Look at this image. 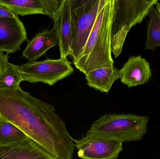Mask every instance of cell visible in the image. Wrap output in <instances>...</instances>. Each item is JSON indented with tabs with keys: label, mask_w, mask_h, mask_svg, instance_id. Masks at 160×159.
<instances>
[{
	"label": "cell",
	"mask_w": 160,
	"mask_h": 159,
	"mask_svg": "<svg viewBox=\"0 0 160 159\" xmlns=\"http://www.w3.org/2000/svg\"><path fill=\"white\" fill-rule=\"evenodd\" d=\"M0 117L17 126L56 159H73L74 139L52 105L20 87L0 89Z\"/></svg>",
	"instance_id": "obj_1"
},
{
	"label": "cell",
	"mask_w": 160,
	"mask_h": 159,
	"mask_svg": "<svg viewBox=\"0 0 160 159\" xmlns=\"http://www.w3.org/2000/svg\"><path fill=\"white\" fill-rule=\"evenodd\" d=\"M113 6L114 0H102L85 44L73 61L75 67L85 75L98 68L114 66L111 49Z\"/></svg>",
	"instance_id": "obj_2"
},
{
	"label": "cell",
	"mask_w": 160,
	"mask_h": 159,
	"mask_svg": "<svg viewBox=\"0 0 160 159\" xmlns=\"http://www.w3.org/2000/svg\"><path fill=\"white\" fill-rule=\"evenodd\" d=\"M159 0H114L111 49L115 58L121 54L130 30L142 22Z\"/></svg>",
	"instance_id": "obj_3"
},
{
	"label": "cell",
	"mask_w": 160,
	"mask_h": 159,
	"mask_svg": "<svg viewBox=\"0 0 160 159\" xmlns=\"http://www.w3.org/2000/svg\"><path fill=\"white\" fill-rule=\"evenodd\" d=\"M149 118L132 114H107L94 121L88 131L122 142L142 140Z\"/></svg>",
	"instance_id": "obj_4"
},
{
	"label": "cell",
	"mask_w": 160,
	"mask_h": 159,
	"mask_svg": "<svg viewBox=\"0 0 160 159\" xmlns=\"http://www.w3.org/2000/svg\"><path fill=\"white\" fill-rule=\"evenodd\" d=\"M102 0H70L73 61L79 55L97 18Z\"/></svg>",
	"instance_id": "obj_5"
},
{
	"label": "cell",
	"mask_w": 160,
	"mask_h": 159,
	"mask_svg": "<svg viewBox=\"0 0 160 159\" xmlns=\"http://www.w3.org/2000/svg\"><path fill=\"white\" fill-rule=\"evenodd\" d=\"M15 67L23 81L31 83L41 82L49 86L70 76L74 71L67 58L29 62L21 65L15 64Z\"/></svg>",
	"instance_id": "obj_6"
},
{
	"label": "cell",
	"mask_w": 160,
	"mask_h": 159,
	"mask_svg": "<svg viewBox=\"0 0 160 159\" xmlns=\"http://www.w3.org/2000/svg\"><path fill=\"white\" fill-rule=\"evenodd\" d=\"M74 142L82 159H117L123 149L122 142L88 131L84 137Z\"/></svg>",
	"instance_id": "obj_7"
},
{
	"label": "cell",
	"mask_w": 160,
	"mask_h": 159,
	"mask_svg": "<svg viewBox=\"0 0 160 159\" xmlns=\"http://www.w3.org/2000/svg\"><path fill=\"white\" fill-rule=\"evenodd\" d=\"M27 32L19 17H0V51L7 54L14 53L27 40Z\"/></svg>",
	"instance_id": "obj_8"
},
{
	"label": "cell",
	"mask_w": 160,
	"mask_h": 159,
	"mask_svg": "<svg viewBox=\"0 0 160 159\" xmlns=\"http://www.w3.org/2000/svg\"><path fill=\"white\" fill-rule=\"evenodd\" d=\"M0 159H56L27 136L19 142L0 145Z\"/></svg>",
	"instance_id": "obj_9"
},
{
	"label": "cell",
	"mask_w": 160,
	"mask_h": 159,
	"mask_svg": "<svg viewBox=\"0 0 160 159\" xmlns=\"http://www.w3.org/2000/svg\"><path fill=\"white\" fill-rule=\"evenodd\" d=\"M61 2L59 0H0V5L9 8L17 16L43 14L53 19Z\"/></svg>",
	"instance_id": "obj_10"
},
{
	"label": "cell",
	"mask_w": 160,
	"mask_h": 159,
	"mask_svg": "<svg viewBox=\"0 0 160 159\" xmlns=\"http://www.w3.org/2000/svg\"><path fill=\"white\" fill-rule=\"evenodd\" d=\"M60 58H67L71 54L72 32L70 0H62L57 15L53 19Z\"/></svg>",
	"instance_id": "obj_11"
},
{
	"label": "cell",
	"mask_w": 160,
	"mask_h": 159,
	"mask_svg": "<svg viewBox=\"0 0 160 159\" xmlns=\"http://www.w3.org/2000/svg\"><path fill=\"white\" fill-rule=\"evenodd\" d=\"M119 73L120 81L128 88L143 85L151 77L149 63L140 55L130 57Z\"/></svg>",
	"instance_id": "obj_12"
},
{
	"label": "cell",
	"mask_w": 160,
	"mask_h": 159,
	"mask_svg": "<svg viewBox=\"0 0 160 159\" xmlns=\"http://www.w3.org/2000/svg\"><path fill=\"white\" fill-rule=\"evenodd\" d=\"M58 43V37L54 27L50 30L42 31L28 42L22 52V57L29 62L35 61Z\"/></svg>",
	"instance_id": "obj_13"
},
{
	"label": "cell",
	"mask_w": 160,
	"mask_h": 159,
	"mask_svg": "<svg viewBox=\"0 0 160 159\" xmlns=\"http://www.w3.org/2000/svg\"><path fill=\"white\" fill-rule=\"evenodd\" d=\"M119 78V70L114 66L98 68L85 74L88 87L105 93L109 92L114 83Z\"/></svg>",
	"instance_id": "obj_14"
},
{
	"label": "cell",
	"mask_w": 160,
	"mask_h": 159,
	"mask_svg": "<svg viewBox=\"0 0 160 159\" xmlns=\"http://www.w3.org/2000/svg\"><path fill=\"white\" fill-rule=\"evenodd\" d=\"M148 16L149 20L145 49L154 51L160 47V16L155 5L151 8Z\"/></svg>",
	"instance_id": "obj_15"
},
{
	"label": "cell",
	"mask_w": 160,
	"mask_h": 159,
	"mask_svg": "<svg viewBox=\"0 0 160 159\" xmlns=\"http://www.w3.org/2000/svg\"><path fill=\"white\" fill-rule=\"evenodd\" d=\"M27 137L17 126L0 117V145L19 142Z\"/></svg>",
	"instance_id": "obj_16"
},
{
	"label": "cell",
	"mask_w": 160,
	"mask_h": 159,
	"mask_svg": "<svg viewBox=\"0 0 160 159\" xmlns=\"http://www.w3.org/2000/svg\"><path fill=\"white\" fill-rule=\"evenodd\" d=\"M23 81L15 64L8 62L0 75V89H15L19 87Z\"/></svg>",
	"instance_id": "obj_17"
},
{
	"label": "cell",
	"mask_w": 160,
	"mask_h": 159,
	"mask_svg": "<svg viewBox=\"0 0 160 159\" xmlns=\"http://www.w3.org/2000/svg\"><path fill=\"white\" fill-rule=\"evenodd\" d=\"M18 16L15 14L10 9L4 6L0 5V17L5 18H14Z\"/></svg>",
	"instance_id": "obj_18"
},
{
	"label": "cell",
	"mask_w": 160,
	"mask_h": 159,
	"mask_svg": "<svg viewBox=\"0 0 160 159\" xmlns=\"http://www.w3.org/2000/svg\"><path fill=\"white\" fill-rule=\"evenodd\" d=\"M8 62L7 54H5L3 52L0 51V75Z\"/></svg>",
	"instance_id": "obj_19"
},
{
	"label": "cell",
	"mask_w": 160,
	"mask_h": 159,
	"mask_svg": "<svg viewBox=\"0 0 160 159\" xmlns=\"http://www.w3.org/2000/svg\"><path fill=\"white\" fill-rule=\"evenodd\" d=\"M155 7L157 8L158 12L160 16V1H159L155 5Z\"/></svg>",
	"instance_id": "obj_20"
}]
</instances>
